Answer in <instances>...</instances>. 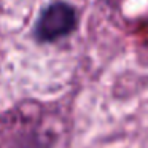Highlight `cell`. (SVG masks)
Instances as JSON below:
<instances>
[{"instance_id":"cell-2","label":"cell","mask_w":148,"mask_h":148,"mask_svg":"<svg viewBox=\"0 0 148 148\" xmlns=\"http://www.w3.org/2000/svg\"><path fill=\"white\" fill-rule=\"evenodd\" d=\"M77 27L73 7L64 2H54L42 11L35 24V37L40 42H56L67 37Z\"/></svg>"},{"instance_id":"cell-1","label":"cell","mask_w":148,"mask_h":148,"mask_svg":"<svg viewBox=\"0 0 148 148\" xmlns=\"http://www.w3.org/2000/svg\"><path fill=\"white\" fill-rule=\"evenodd\" d=\"M59 129L37 102H23L0 115V148H53Z\"/></svg>"}]
</instances>
